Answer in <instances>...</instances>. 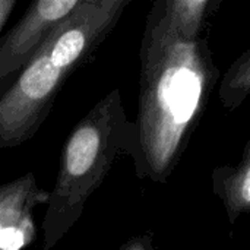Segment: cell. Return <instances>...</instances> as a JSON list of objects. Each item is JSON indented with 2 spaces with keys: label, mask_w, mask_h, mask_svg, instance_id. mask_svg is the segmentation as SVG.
Returning a JSON list of instances; mask_svg holds the SVG:
<instances>
[{
  "label": "cell",
  "mask_w": 250,
  "mask_h": 250,
  "mask_svg": "<svg viewBox=\"0 0 250 250\" xmlns=\"http://www.w3.org/2000/svg\"><path fill=\"white\" fill-rule=\"evenodd\" d=\"M82 0L32 1L23 16L0 41V92L35 56L53 29Z\"/></svg>",
  "instance_id": "3957f363"
},
{
  "label": "cell",
  "mask_w": 250,
  "mask_h": 250,
  "mask_svg": "<svg viewBox=\"0 0 250 250\" xmlns=\"http://www.w3.org/2000/svg\"><path fill=\"white\" fill-rule=\"evenodd\" d=\"M242 195H243V199L250 202V167L246 173V177L243 180V186H242Z\"/></svg>",
  "instance_id": "52a82bcc"
},
{
  "label": "cell",
  "mask_w": 250,
  "mask_h": 250,
  "mask_svg": "<svg viewBox=\"0 0 250 250\" xmlns=\"http://www.w3.org/2000/svg\"><path fill=\"white\" fill-rule=\"evenodd\" d=\"M144 245L142 243H138V242H133V243H130V245H127L125 249L122 250H145L144 248H142Z\"/></svg>",
  "instance_id": "ba28073f"
},
{
  "label": "cell",
  "mask_w": 250,
  "mask_h": 250,
  "mask_svg": "<svg viewBox=\"0 0 250 250\" xmlns=\"http://www.w3.org/2000/svg\"><path fill=\"white\" fill-rule=\"evenodd\" d=\"M16 6V0H0V32Z\"/></svg>",
  "instance_id": "8992f818"
},
{
  "label": "cell",
  "mask_w": 250,
  "mask_h": 250,
  "mask_svg": "<svg viewBox=\"0 0 250 250\" xmlns=\"http://www.w3.org/2000/svg\"><path fill=\"white\" fill-rule=\"evenodd\" d=\"M129 130L117 89L94 104L72 129L60 154L56 183L48 192L41 250L54 249L79 221L117 154L129 144Z\"/></svg>",
  "instance_id": "7a4b0ae2"
},
{
  "label": "cell",
  "mask_w": 250,
  "mask_h": 250,
  "mask_svg": "<svg viewBox=\"0 0 250 250\" xmlns=\"http://www.w3.org/2000/svg\"><path fill=\"white\" fill-rule=\"evenodd\" d=\"M82 0L0 92V149L28 142L47 120L67 78L94 57L125 7Z\"/></svg>",
  "instance_id": "6da1fadb"
},
{
  "label": "cell",
  "mask_w": 250,
  "mask_h": 250,
  "mask_svg": "<svg viewBox=\"0 0 250 250\" xmlns=\"http://www.w3.org/2000/svg\"><path fill=\"white\" fill-rule=\"evenodd\" d=\"M154 92L157 107L170 114L176 123H185L196 110L201 81L188 69H167L157 81Z\"/></svg>",
  "instance_id": "5b68a950"
},
{
  "label": "cell",
  "mask_w": 250,
  "mask_h": 250,
  "mask_svg": "<svg viewBox=\"0 0 250 250\" xmlns=\"http://www.w3.org/2000/svg\"><path fill=\"white\" fill-rule=\"evenodd\" d=\"M47 202L48 192L31 171L0 185V250H23L34 243V211Z\"/></svg>",
  "instance_id": "277c9868"
}]
</instances>
